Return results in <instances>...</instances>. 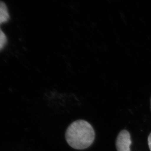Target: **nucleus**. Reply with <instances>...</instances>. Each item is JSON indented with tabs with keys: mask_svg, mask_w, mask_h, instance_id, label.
I'll use <instances>...</instances> for the list:
<instances>
[{
	"mask_svg": "<svg viewBox=\"0 0 151 151\" xmlns=\"http://www.w3.org/2000/svg\"><path fill=\"white\" fill-rule=\"evenodd\" d=\"M95 134L93 127L83 120L73 122L67 128L66 140L69 145L77 150H83L91 145L94 141Z\"/></svg>",
	"mask_w": 151,
	"mask_h": 151,
	"instance_id": "nucleus-1",
	"label": "nucleus"
},
{
	"mask_svg": "<svg viewBox=\"0 0 151 151\" xmlns=\"http://www.w3.org/2000/svg\"><path fill=\"white\" fill-rule=\"evenodd\" d=\"M148 142L149 147L150 151H151V132L149 135L148 138Z\"/></svg>",
	"mask_w": 151,
	"mask_h": 151,
	"instance_id": "nucleus-5",
	"label": "nucleus"
},
{
	"mask_svg": "<svg viewBox=\"0 0 151 151\" xmlns=\"http://www.w3.org/2000/svg\"><path fill=\"white\" fill-rule=\"evenodd\" d=\"M132 144L131 135L129 132L123 129L119 132L116 139V147L117 151H131Z\"/></svg>",
	"mask_w": 151,
	"mask_h": 151,
	"instance_id": "nucleus-2",
	"label": "nucleus"
},
{
	"mask_svg": "<svg viewBox=\"0 0 151 151\" xmlns=\"http://www.w3.org/2000/svg\"><path fill=\"white\" fill-rule=\"evenodd\" d=\"M150 105H151V101H150Z\"/></svg>",
	"mask_w": 151,
	"mask_h": 151,
	"instance_id": "nucleus-6",
	"label": "nucleus"
},
{
	"mask_svg": "<svg viewBox=\"0 0 151 151\" xmlns=\"http://www.w3.org/2000/svg\"><path fill=\"white\" fill-rule=\"evenodd\" d=\"M9 18V16L6 6L3 1H0V26L7 22Z\"/></svg>",
	"mask_w": 151,
	"mask_h": 151,
	"instance_id": "nucleus-3",
	"label": "nucleus"
},
{
	"mask_svg": "<svg viewBox=\"0 0 151 151\" xmlns=\"http://www.w3.org/2000/svg\"><path fill=\"white\" fill-rule=\"evenodd\" d=\"M7 42V38L3 31L0 29V51L4 48Z\"/></svg>",
	"mask_w": 151,
	"mask_h": 151,
	"instance_id": "nucleus-4",
	"label": "nucleus"
}]
</instances>
